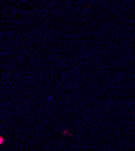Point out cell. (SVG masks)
I'll list each match as a JSON object with an SVG mask.
<instances>
[{
    "instance_id": "obj_1",
    "label": "cell",
    "mask_w": 135,
    "mask_h": 151,
    "mask_svg": "<svg viewBox=\"0 0 135 151\" xmlns=\"http://www.w3.org/2000/svg\"><path fill=\"white\" fill-rule=\"evenodd\" d=\"M1 142H3V138H0V144H1Z\"/></svg>"
}]
</instances>
